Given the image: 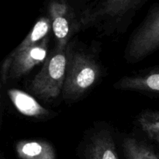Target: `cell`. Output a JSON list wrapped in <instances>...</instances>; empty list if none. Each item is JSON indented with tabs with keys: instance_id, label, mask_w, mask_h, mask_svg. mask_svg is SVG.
Segmentation results:
<instances>
[{
	"instance_id": "cell-13",
	"label": "cell",
	"mask_w": 159,
	"mask_h": 159,
	"mask_svg": "<svg viewBox=\"0 0 159 159\" xmlns=\"http://www.w3.org/2000/svg\"><path fill=\"white\" fill-rule=\"evenodd\" d=\"M138 127L151 140L159 145V110H145L137 117Z\"/></svg>"
},
{
	"instance_id": "cell-15",
	"label": "cell",
	"mask_w": 159,
	"mask_h": 159,
	"mask_svg": "<svg viewBox=\"0 0 159 159\" xmlns=\"http://www.w3.org/2000/svg\"><path fill=\"white\" fill-rule=\"evenodd\" d=\"M67 1L72 6V2H81L84 1V0H67Z\"/></svg>"
},
{
	"instance_id": "cell-3",
	"label": "cell",
	"mask_w": 159,
	"mask_h": 159,
	"mask_svg": "<svg viewBox=\"0 0 159 159\" xmlns=\"http://www.w3.org/2000/svg\"><path fill=\"white\" fill-rule=\"evenodd\" d=\"M67 69L66 50L54 48L34 77L30 89L35 96L45 101L55 99L62 93Z\"/></svg>"
},
{
	"instance_id": "cell-6",
	"label": "cell",
	"mask_w": 159,
	"mask_h": 159,
	"mask_svg": "<svg viewBox=\"0 0 159 159\" xmlns=\"http://www.w3.org/2000/svg\"><path fill=\"white\" fill-rule=\"evenodd\" d=\"M49 36L43 39L40 43L26 48L23 51H12V62L9 73V80L14 81L28 74L34 67L43 63L48 57L49 51Z\"/></svg>"
},
{
	"instance_id": "cell-12",
	"label": "cell",
	"mask_w": 159,
	"mask_h": 159,
	"mask_svg": "<svg viewBox=\"0 0 159 159\" xmlns=\"http://www.w3.org/2000/svg\"><path fill=\"white\" fill-rule=\"evenodd\" d=\"M122 147L127 159H159L152 147L135 138H126L123 141Z\"/></svg>"
},
{
	"instance_id": "cell-2",
	"label": "cell",
	"mask_w": 159,
	"mask_h": 159,
	"mask_svg": "<svg viewBox=\"0 0 159 159\" xmlns=\"http://www.w3.org/2000/svg\"><path fill=\"white\" fill-rule=\"evenodd\" d=\"M148 0H98L85 8L79 17V29L116 28L130 20Z\"/></svg>"
},
{
	"instance_id": "cell-11",
	"label": "cell",
	"mask_w": 159,
	"mask_h": 159,
	"mask_svg": "<svg viewBox=\"0 0 159 159\" xmlns=\"http://www.w3.org/2000/svg\"><path fill=\"white\" fill-rule=\"evenodd\" d=\"M52 30L51 21L48 16H43L39 18L33 27L32 30L28 34L20 44L13 50L16 52L23 51L26 48L40 43L42 40L49 36V33Z\"/></svg>"
},
{
	"instance_id": "cell-9",
	"label": "cell",
	"mask_w": 159,
	"mask_h": 159,
	"mask_svg": "<svg viewBox=\"0 0 159 159\" xmlns=\"http://www.w3.org/2000/svg\"><path fill=\"white\" fill-rule=\"evenodd\" d=\"M7 93L14 107L23 116L40 120L51 117V112L40 105L28 93L16 89H10Z\"/></svg>"
},
{
	"instance_id": "cell-1",
	"label": "cell",
	"mask_w": 159,
	"mask_h": 159,
	"mask_svg": "<svg viewBox=\"0 0 159 159\" xmlns=\"http://www.w3.org/2000/svg\"><path fill=\"white\" fill-rule=\"evenodd\" d=\"M67 69L62 96L66 102H75L91 89L99 80L102 69L93 54L68 43Z\"/></svg>"
},
{
	"instance_id": "cell-5",
	"label": "cell",
	"mask_w": 159,
	"mask_h": 159,
	"mask_svg": "<svg viewBox=\"0 0 159 159\" xmlns=\"http://www.w3.org/2000/svg\"><path fill=\"white\" fill-rule=\"evenodd\" d=\"M47 10L56 39L55 49L66 50L72 34L79 30L74 7L67 0H48Z\"/></svg>"
},
{
	"instance_id": "cell-10",
	"label": "cell",
	"mask_w": 159,
	"mask_h": 159,
	"mask_svg": "<svg viewBox=\"0 0 159 159\" xmlns=\"http://www.w3.org/2000/svg\"><path fill=\"white\" fill-rule=\"evenodd\" d=\"M16 152L20 159H57L52 144L42 140L18 141L16 144Z\"/></svg>"
},
{
	"instance_id": "cell-8",
	"label": "cell",
	"mask_w": 159,
	"mask_h": 159,
	"mask_svg": "<svg viewBox=\"0 0 159 159\" xmlns=\"http://www.w3.org/2000/svg\"><path fill=\"white\" fill-rule=\"evenodd\" d=\"M84 159H119L110 131L98 130L89 137L85 146Z\"/></svg>"
},
{
	"instance_id": "cell-7",
	"label": "cell",
	"mask_w": 159,
	"mask_h": 159,
	"mask_svg": "<svg viewBox=\"0 0 159 159\" xmlns=\"http://www.w3.org/2000/svg\"><path fill=\"white\" fill-rule=\"evenodd\" d=\"M114 88L159 94V64L151 69L121 78L114 84Z\"/></svg>"
},
{
	"instance_id": "cell-4",
	"label": "cell",
	"mask_w": 159,
	"mask_h": 159,
	"mask_svg": "<svg viewBox=\"0 0 159 159\" xmlns=\"http://www.w3.org/2000/svg\"><path fill=\"white\" fill-rule=\"evenodd\" d=\"M159 49V4L155 5L128 40L126 60L140 61Z\"/></svg>"
},
{
	"instance_id": "cell-14",
	"label": "cell",
	"mask_w": 159,
	"mask_h": 159,
	"mask_svg": "<svg viewBox=\"0 0 159 159\" xmlns=\"http://www.w3.org/2000/svg\"><path fill=\"white\" fill-rule=\"evenodd\" d=\"M12 56L10 54L6 57L4 61H3V63L2 65V68H1V78H0V80H1V86L3 87V85L6 84L7 82V81L9 80V73H10V69L11 66H12Z\"/></svg>"
}]
</instances>
